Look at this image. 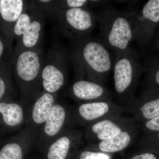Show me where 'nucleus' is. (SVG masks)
<instances>
[{
    "label": "nucleus",
    "instance_id": "obj_1",
    "mask_svg": "<svg viewBox=\"0 0 159 159\" xmlns=\"http://www.w3.org/2000/svg\"><path fill=\"white\" fill-rule=\"evenodd\" d=\"M71 42L69 52L76 78L102 84L113 67L110 50L100 39L92 36Z\"/></svg>",
    "mask_w": 159,
    "mask_h": 159
},
{
    "label": "nucleus",
    "instance_id": "obj_2",
    "mask_svg": "<svg viewBox=\"0 0 159 159\" xmlns=\"http://www.w3.org/2000/svg\"><path fill=\"white\" fill-rule=\"evenodd\" d=\"M46 54L43 48L16 47L10 61L12 77L17 84L24 103L31 102L42 92L41 74Z\"/></svg>",
    "mask_w": 159,
    "mask_h": 159
},
{
    "label": "nucleus",
    "instance_id": "obj_3",
    "mask_svg": "<svg viewBox=\"0 0 159 159\" xmlns=\"http://www.w3.org/2000/svg\"><path fill=\"white\" fill-rule=\"evenodd\" d=\"M99 38L115 56L122 54L134 41L133 20L130 11H119L111 7L95 13Z\"/></svg>",
    "mask_w": 159,
    "mask_h": 159
},
{
    "label": "nucleus",
    "instance_id": "obj_4",
    "mask_svg": "<svg viewBox=\"0 0 159 159\" xmlns=\"http://www.w3.org/2000/svg\"><path fill=\"white\" fill-rule=\"evenodd\" d=\"M47 18L34 1L30 4L17 20L13 29L16 47L26 49L43 48L44 26Z\"/></svg>",
    "mask_w": 159,
    "mask_h": 159
},
{
    "label": "nucleus",
    "instance_id": "obj_5",
    "mask_svg": "<svg viewBox=\"0 0 159 159\" xmlns=\"http://www.w3.org/2000/svg\"><path fill=\"white\" fill-rule=\"evenodd\" d=\"M71 63L70 53L60 44L51 46L46 54L41 74L43 91L57 94L67 81Z\"/></svg>",
    "mask_w": 159,
    "mask_h": 159
},
{
    "label": "nucleus",
    "instance_id": "obj_6",
    "mask_svg": "<svg viewBox=\"0 0 159 159\" xmlns=\"http://www.w3.org/2000/svg\"><path fill=\"white\" fill-rule=\"evenodd\" d=\"M113 70L116 93L120 97L129 95L144 72V64L138 50L130 47L115 56Z\"/></svg>",
    "mask_w": 159,
    "mask_h": 159
},
{
    "label": "nucleus",
    "instance_id": "obj_7",
    "mask_svg": "<svg viewBox=\"0 0 159 159\" xmlns=\"http://www.w3.org/2000/svg\"><path fill=\"white\" fill-rule=\"evenodd\" d=\"M55 24L59 34L73 41L91 36L97 22L91 8L83 7L66 9Z\"/></svg>",
    "mask_w": 159,
    "mask_h": 159
},
{
    "label": "nucleus",
    "instance_id": "obj_8",
    "mask_svg": "<svg viewBox=\"0 0 159 159\" xmlns=\"http://www.w3.org/2000/svg\"><path fill=\"white\" fill-rule=\"evenodd\" d=\"M133 20L134 41L141 52L151 46L159 27V0H149L139 10L130 11Z\"/></svg>",
    "mask_w": 159,
    "mask_h": 159
},
{
    "label": "nucleus",
    "instance_id": "obj_9",
    "mask_svg": "<svg viewBox=\"0 0 159 159\" xmlns=\"http://www.w3.org/2000/svg\"><path fill=\"white\" fill-rule=\"evenodd\" d=\"M65 105L57 101L54 103L49 115L41 128L38 144L48 146L49 144L65 131L68 120V111Z\"/></svg>",
    "mask_w": 159,
    "mask_h": 159
},
{
    "label": "nucleus",
    "instance_id": "obj_10",
    "mask_svg": "<svg viewBox=\"0 0 159 159\" xmlns=\"http://www.w3.org/2000/svg\"><path fill=\"white\" fill-rule=\"evenodd\" d=\"M24 103L14 98L0 102V134L5 135L17 131L25 122Z\"/></svg>",
    "mask_w": 159,
    "mask_h": 159
},
{
    "label": "nucleus",
    "instance_id": "obj_11",
    "mask_svg": "<svg viewBox=\"0 0 159 159\" xmlns=\"http://www.w3.org/2000/svg\"><path fill=\"white\" fill-rule=\"evenodd\" d=\"M38 134V129L28 125L3 143L0 149V159H23L25 147L34 145Z\"/></svg>",
    "mask_w": 159,
    "mask_h": 159
},
{
    "label": "nucleus",
    "instance_id": "obj_12",
    "mask_svg": "<svg viewBox=\"0 0 159 159\" xmlns=\"http://www.w3.org/2000/svg\"><path fill=\"white\" fill-rule=\"evenodd\" d=\"M30 3L23 0H0V30L10 43L14 40L16 23Z\"/></svg>",
    "mask_w": 159,
    "mask_h": 159
},
{
    "label": "nucleus",
    "instance_id": "obj_13",
    "mask_svg": "<svg viewBox=\"0 0 159 159\" xmlns=\"http://www.w3.org/2000/svg\"><path fill=\"white\" fill-rule=\"evenodd\" d=\"M76 79L68 90L69 95L74 99L84 103L107 100L110 97V93L102 84L83 78Z\"/></svg>",
    "mask_w": 159,
    "mask_h": 159
},
{
    "label": "nucleus",
    "instance_id": "obj_14",
    "mask_svg": "<svg viewBox=\"0 0 159 159\" xmlns=\"http://www.w3.org/2000/svg\"><path fill=\"white\" fill-rule=\"evenodd\" d=\"M57 94L43 91L32 101L29 114V125L39 129H41L51 113L57 101Z\"/></svg>",
    "mask_w": 159,
    "mask_h": 159
},
{
    "label": "nucleus",
    "instance_id": "obj_15",
    "mask_svg": "<svg viewBox=\"0 0 159 159\" xmlns=\"http://www.w3.org/2000/svg\"><path fill=\"white\" fill-rule=\"evenodd\" d=\"M111 106L110 102L102 100L84 102L78 107L77 113L83 121L91 122L108 113Z\"/></svg>",
    "mask_w": 159,
    "mask_h": 159
},
{
    "label": "nucleus",
    "instance_id": "obj_16",
    "mask_svg": "<svg viewBox=\"0 0 159 159\" xmlns=\"http://www.w3.org/2000/svg\"><path fill=\"white\" fill-rule=\"evenodd\" d=\"M74 144L72 134L64 132L48 146V159H66Z\"/></svg>",
    "mask_w": 159,
    "mask_h": 159
},
{
    "label": "nucleus",
    "instance_id": "obj_17",
    "mask_svg": "<svg viewBox=\"0 0 159 159\" xmlns=\"http://www.w3.org/2000/svg\"><path fill=\"white\" fill-rule=\"evenodd\" d=\"M11 55L0 65V102L14 98L16 91L12 82V74L10 65Z\"/></svg>",
    "mask_w": 159,
    "mask_h": 159
},
{
    "label": "nucleus",
    "instance_id": "obj_18",
    "mask_svg": "<svg viewBox=\"0 0 159 159\" xmlns=\"http://www.w3.org/2000/svg\"><path fill=\"white\" fill-rule=\"evenodd\" d=\"M131 141V137L128 132L122 131L111 139L101 141L99 144V148L102 152H117L126 148Z\"/></svg>",
    "mask_w": 159,
    "mask_h": 159
},
{
    "label": "nucleus",
    "instance_id": "obj_19",
    "mask_svg": "<svg viewBox=\"0 0 159 159\" xmlns=\"http://www.w3.org/2000/svg\"><path fill=\"white\" fill-rule=\"evenodd\" d=\"M144 67V73L150 86L148 92L159 91V54H151L145 61Z\"/></svg>",
    "mask_w": 159,
    "mask_h": 159
},
{
    "label": "nucleus",
    "instance_id": "obj_20",
    "mask_svg": "<svg viewBox=\"0 0 159 159\" xmlns=\"http://www.w3.org/2000/svg\"><path fill=\"white\" fill-rule=\"evenodd\" d=\"M91 130L101 141L111 139L122 131L119 125L109 120H103L95 123L91 126Z\"/></svg>",
    "mask_w": 159,
    "mask_h": 159
},
{
    "label": "nucleus",
    "instance_id": "obj_21",
    "mask_svg": "<svg viewBox=\"0 0 159 159\" xmlns=\"http://www.w3.org/2000/svg\"><path fill=\"white\" fill-rule=\"evenodd\" d=\"M11 44L0 30V65L13 53Z\"/></svg>",
    "mask_w": 159,
    "mask_h": 159
},
{
    "label": "nucleus",
    "instance_id": "obj_22",
    "mask_svg": "<svg viewBox=\"0 0 159 159\" xmlns=\"http://www.w3.org/2000/svg\"><path fill=\"white\" fill-rule=\"evenodd\" d=\"M80 159H111V157L103 152L85 151L80 154Z\"/></svg>",
    "mask_w": 159,
    "mask_h": 159
},
{
    "label": "nucleus",
    "instance_id": "obj_23",
    "mask_svg": "<svg viewBox=\"0 0 159 159\" xmlns=\"http://www.w3.org/2000/svg\"><path fill=\"white\" fill-rule=\"evenodd\" d=\"M145 125L148 130L159 132V116L148 120Z\"/></svg>",
    "mask_w": 159,
    "mask_h": 159
},
{
    "label": "nucleus",
    "instance_id": "obj_24",
    "mask_svg": "<svg viewBox=\"0 0 159 159\" xmlns=\"http://www.w3.org/2000/svg\"><path fill=\"white\" fill-rule=\"evenodd\" d=\"M151 48L153 54H159V27L152 43Z\"/></svg>",
    "mask_w": 159,
    "mask_h": 159
},
{
    "label": "nucleus",
    "instance_id": "obj_25",
    "mask_svg": "<svg viewBox=\"0 0 159 159\" xmlns=\"http://www.w3.org/2000/svg\"><path fill=\"white\" fill-rule=\"evenodd\" d=\"M131 159H157L153 154L147 152L135 156Z\"/></svg>",
    "mask_w": 159,
    "mask_h": 159
},
{
    "label": "nucleus",
    "instance_id": "obj_26",
    "mask_svg": "<svg viewBox=\"0 0 159 159\" xmlns=\"http://www.w3.org/2000/svg\"><path fill=\"white\" fill-rule=\"evenodd\" d=\"M2 135H1V134H0V145H2L1 144V136Z\"/></svg>",
    "mask_w": 159,
    "mask_h": 159
},
{
    "label": "nucleus",
    "instance_id": "obj_27",
    "mask_svg": "<svg viewBox=\"0 0 159 159\" xmlns=\"http://www.w3.org/2000/svg\"><path fill=\"white\" fill-rule=\"evenodd\" d=\"M158 139H159V133L158 134Z\"/></svg>",
    "mask_w": 159,
    "mask_h": 159
}]
</instances>
